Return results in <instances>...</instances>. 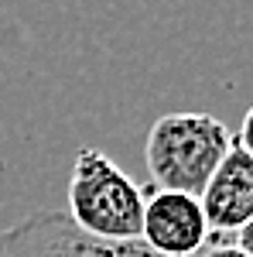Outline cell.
<instances>
[{"mask_svg": "<svg viewBox=\"0 0 253 257\" xmlns=\"http://www.w3.org/2000/svg\"><path fill=\"white\" fill-rule=\"evenodd\" d=\"M229 148L233 131L212 113H164L151 123L144 144L151 185L161 192H181L198 199L219 161L229 155Z\"/></svg>", "mask_w": 253, "mask_h": 257, "instance_id": "obj_1", "label": "cell"}, {"mask_svg": "<svg viewBox=\"0 0 253 257\" xmlns=\"http://www.w3.org/2000/svg\"><path fill=\"white\" fill-rule=\"evenodd\" d=\"M69 216L99 240H140L144 192L99 148H79L69 178Z\"/></svg>", "mask_w": 253, "mask_h": 257, "instance_id": "obj_2", "label": "cell"}, {"mask_svg": "<svg viewBox=\"0 0 253 257\" xmlns=\"http://www.w3.org/2000/svg\"><path fill=\"white\" fill-rule=\"evenodd\" d=\"M0 257H161L144 240H99L69 213H31L0 233Z\"/></svg>", "mask_w": 253, "mask_h": 257, "instance_id": "obj_3", "label": "cell"}, {"mask_svg": "<svg viewBox=\"0 0 253 257\" xmlns=\"http://www.w3.org/2000/svg\"><path fill=\"white\" fill-rule=\"evenodd\" d=\"M140 240L161 257H198L212 240V233L202 213V202L195 196L154 189L151 196H144Z\"/></svg>", "mask_w": 253, "mask_h": 257, "instance_id": "obj_4", "label": "cell"}, {"mask_svg": "<svg viewBox=\"0 0 253 257\" xmlns=\"http://www.w3.org/2000/svg\"><path fill=\"white\" fill-rule=\"evenodd\" d=\"M198 202L212 240H233L236 230L253 219V158L239 144H233L219 161Z\"/></svg>", "mask_w": 253, "mask_h": 257, "instance_id": "obj_5", "label": "cell"}, {"mask_svg": "<svg viewBox=\"0 0 253 257\" xmlns=\"http://www.w3.org/2000/svg\"><path fill=\"white\" fill-rule=\"evenodd\" d=\"M198 257H246V254L236 247L233 240H209L205 250H202Z\"/></svg>", "mask_w": 253, "mask_h": 257, "instance_id": "obj_6", "label": "cell"}, {"mask_svg": "<svg viewBox=\"0 0 253 257\" xmlns=\"http://www.w3.org/2000/svg\"><path fill=\"white\" fill-rule=\"evenodd\" d=\"M233 144H239V148L253 158V106L246 110V117H243V123H239V131L233 134Z\"/></svg>", "mask_w": 253, "mask_h": 257, "instance_id": "obj_7", "label": "cell"}, {"mask_svg": "<svg viewBox=\"0 0 253 257\" xmlns=\"http://www.w3.org/2000/svg\"><path fill=\"white\" fill-rule=\"evenodd\" d=\"M233 243H236V247H239L246 257H253V219L246 223V226H239V230H236Z\"/></svg>", "mask_w": 253, "mask_h": 257, "instance_id": "obj_8", "label": "cell"}]
</instances>
